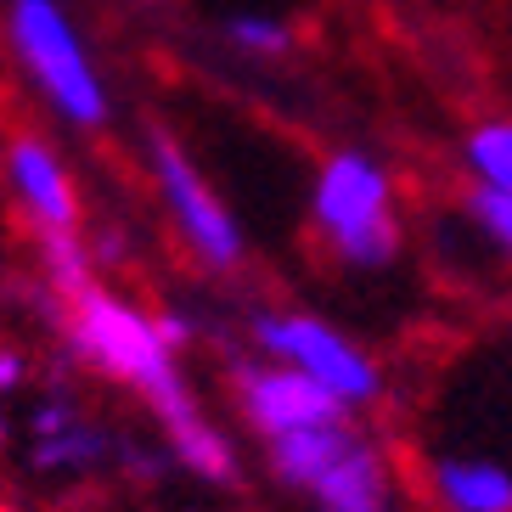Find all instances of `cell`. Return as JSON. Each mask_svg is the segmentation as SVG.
Instances as JSON below:
<instances>
[{
    "mask_svg": "<svg viewBox=\"0 0 512 512\" xmlns=\"http://www.w3.org/2000/svg\"><path fill=\"white\" fill-rule=\"evenodd\" d=\"M141 164H147L152 197L164 209V226L175 237L186 259L209 276H231L248 259V237H242V220L231 214V203L214 192V181L203 175V164L192 158L181 136L169 130H152L147 147H141Z\"/></svg>",
    "mask_w": 512,
    "mask_h": 512,
    "instance_id": "cell-5",
    "label": "cell"
},
{
    "mask_svg": "<svg viewBox=\"0 0 512 512\" xmlns=\"http://www.w3.org/2000/svg\"><path fill=\"white\" fill-rule=\"evenodd\" d=\"M276 490L321 512H394V462L355 417L321 422L265 445Z\"/></svg>",
    "mask_w": 512,
    "mask_h": 512,
    "instance_id": "cell-4",
    "label": "cell"
},
{
    "mask_svg": "<svg viewBox=\"0 0 512 512\" xmlns=\"http://www.w3.org/2000/svg\"><path fill=\"white\" fill-rule=\"evenodd\" d=\"M299 512H321V507H299Z\"/></svg>",
    "mask_w": 512,
    "mask_h": 512,
    "instance_id": "cell-16",
    "label": "cell"
},
{
    "mask_svg": "<svg viewBox=\"0 0 512 512\" xmlns=\"http://www.w3.org/2000/svg\"><path fill=\"white\" fill-rule=\"evenodd\" d=\"M119 439L107 434V422L85 411V400L68 389H46L29 411V467L46 484H85L102 467L119 462Z\"/></svg>",
    "mask_w": 512,
    "mask_h": 512,
    "instance_id": "cell-9",
    "label": "cell"
},
{
    "mask_svg": "<svg viewBox=\"0 0 512 512\" xmlns=\"http://www.w3.org/2000/svg\"><path fill=\"white\" fill-rule=\"evenodd\" d=\"M0 40L6 57L17 62L34 102L74 136H102L113 124V85L79 17L62 0H6L0 12Z\"/></svg>",
    "mask_w": 512,
    "mask_h": 512,
    "instance_id": "cell-2",
    "label": "cell"
},
{
    "mask_svg": "<svg viewBox=\"0 0 512 512\" xmlns=\"http://www.w3.org/2000/svg\"><path fill=\"white\" fill-rule=\"evenodd\" d=\"M462 214L479 226V237L490 242L501 259H512V197H496V192H484V186H467Z\"/></svg>",
    "mask_w": 512,
    "mask_h": 512,
    "instance_id": "cell-13",
    "label": "cell"
},
{
    "mask_svg": "<svg viewBox=\"0 0 512 512\" xmlns=\"http://www.w3.org/2000/svg\"><path fill=\"white\" fill-rule=\"evenodd\" d=\"M0 192L29 242H57L85 231V192L57 136L34 124H0Z\"/></svg>",
    "mask_w": 512,
    "mask_h": 512,
    "instance_id": "cell-7",
    "label": "cell"
},
{
    "mask_svg": "<svg viewBox=\"0 0 512 512\" xmlns=\"http://www.w3.org/2000/svg\"><path fill=\"white\" fill-rule=\"evenodd\" d=\"M248 349L293 366V372H304L310 383H321L349 417L372 411L377 400H383V389H389L383 361H377L355 332H344L338 321L316 316V310H299V304H287V310H259V316L248 321Z\"/></svg>",
    "mask_w": 512,
    "mask_h": 512,
    "instance_id": "cell-6",
    "label": "cell"
},
{
    "mask_svg": "<svg viewBox=\"0 0 512 512\" xmlns=\"http://www.w3.org/2000/svg\"><path fill=\"white\" fill-rule=\"evenodd\" d=\"M23 383H29V355L12 344H0V400L23 394Z\"/></svg>",
    "mask_w": 512,
    "mask_h": 512,
    "instance_id": "cell-14",
    "label": "cell"
},
{
    "mask_svg": "<svg viewBox=\"0 0 512 512\" xmlns=\"http://www.w3.org/2000/svg\"><path fill=\"white\" fill-rule=\"evenodd\" d=\"M226 389H231V406H237L242 428L271 445V439H287V434H304V428H321V422H338L349 417L338 400H332L321 383H310L304 372L271 361V355H237L226 372Z\"/></svg>",
    "mask_w": 512,
    "mask_h": 512,
    "instance_id": "cell-8",
    "label": "cell"
},
{
    "mask_svg": "<svg viewBox=\"0 0 512 512\" xmlns=\"http://www.w3.org/2000/svg\"><path fill=\"white\" fill-rule=\"evenodd\" d=\"M220 40L248 62H276L293 51V23L276 12H231L220 23Z\"/></svg>",
    "mask_w": 512,
    "mask_h": 512,
    "instance_id": "cell-12",
    "label": "cell"
},
{
    "mask_svg": "<svg viewBox=\"0 0 512 512\" xmlns=\"http://www.w3.org/2000/svg\"><path fill=\"white\" fill-rule=\"evenodd\" d=\"M434 512H512V467L496 456H434L422 473Z\"/></svg>",
    "mask_w": 512,
    "mask_h": 512,
    "instance_id": "cell-10",
    "label": "cell"
},
{
    "mask_svg": "<svg viewBox=\"0 0 512 512\" xmlns=\"http://www.w3.org/2000/svg\"><path fill=\"white\" fill-rule=\"evenodd\" d=\"M467 186H484L496 197H512V113H490L462 136Z\"/></svg>",
    "mask_w": 512,
    "mask_h": 512,
    "instance_id": "cell-11",
    "label": "cell"
},
{
    "mask_svg": "<svg viewBox=\"0 0 512 512\" xmlns=\"http://www.w3.org/2000/svg\"><path fill=\"white\" fill-rule=\"evenodd\" d=\"M304 220H310V237L327 248V259L344 271H389L406 248L400 181L366 147H332L321 158L310 175Z\"/></svg>",
    "mask_w": 512,
    "mask_h": 512,
    "instance_id": "cell-3",
    "label": "cell"
},
{
    "mask_svg": "<svg viewBox=\"0 0 512 512\" xmlns=\"http://www.w3.org/2000/svg\"><path fill=\"white\" fill-rule=\"evenodd\" d=\"M57 332L68 366L141 400V411L158 422V445L169 467H181L186 479L214 484V490L237 484V439L209 417V406L197 400L192 377H186L192 316L141 304L113 282H91L85 293L57 304Z\"/></svg>",
    "mask_w": 512,
    "mask_h": 512,
    "instance_id": "cell-1",
    "label": "cell"
},
{
    "mask_svg": "<svg viewBox=\"0 0 512 512\" xmlns=\"http://www.w3.org/2000/svg\"><path fill=\"white\" fill-rule=\"evenodd\" d=\"M6 439H12V422H6V411H0V451H6Z\"/></svg>",
    "mask_w": 512,
    "mask_h": 512,
    "instance_id": "cell-15",
    "label": "cell"
}]
</instances>
